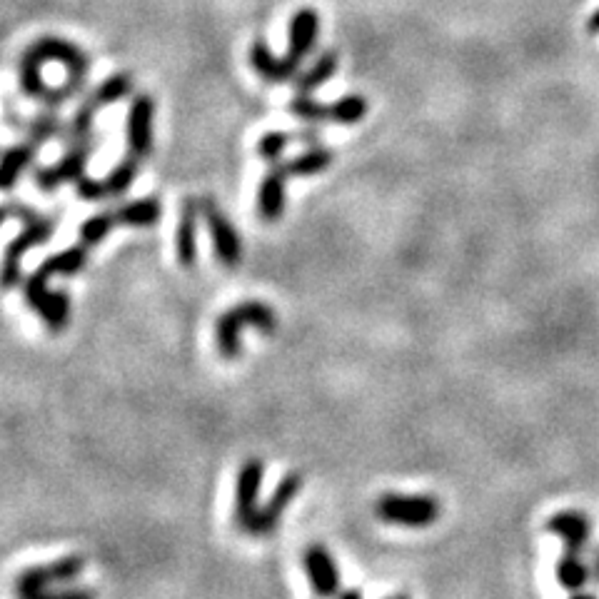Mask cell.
Segmentation results:
<instances>
[{
  "mask_svg": "<svg viewBox=\"0 0 599 599\" xmlns=\"http://www.w3.org/2000/svg\"><path fill=\"white\" fill-rule=\"evenodd\" d=\"M592 580V570L585 560H582L580 552H567L557 562V582H560L565 590L580 592L587 582Z\"/></svg>",
  "mask_w": 599,
  "mask_h": 599,
  "instance_id": "obj_21",
  "label": "cell"
},
{
  "mask_svg": "<svg viewBox=\"0 0 599 599\" xmlns=\"http://www.w3.org/2000/svg\"><path fill=\"white\" fill-rule=\"evenodd\" d=\"M317 33H320V15L312 8L298 10V13L293 15V20H290V43L285 58L300 68L302 60L315 48Z\"/></svg>",
  "mask_w": 599,
  "mask_h": 599,
  "instance_id": "obj_16",
  "label": "cell"
},
{
  "mask_svg": "<svg viewBox=\"0 0 599 599\" xmlns=\"http://www.w3.org/2000/svg\"><path fill=\"white\" fill-rule=\"evenodd\" d=\"M300 490H302V477L295 475V472L285 475L283 480H280V485L275 487L273 497H270L265 505H260L258 515H255V520L250 522L248 535H255V537L270 535V532L280 525L285 510L293 505V500L300 495Z\"/></svg>",
  "mask_w": 599,
  "mask_h": 599,
  "instance_id": "obj_10",
  "label": "cell"
},
{
  "mask_svg": "<svg viewBox=\"0 0 599 599\" xmlns=\"http://www.w3.org/2000/svg\"><path fill=\"white\" fill-rule=\"evenodd\" d=\"M93 145V140H90V143L70 145L68 153H65L58 163L48 165V168H40L38 173H35V185H38L40 190H45V193H50V190L60 188V185L65 183H78L85 175V165H88Z\"/></svg>",
  "mask_w": 599,
  "mask_h": 599,
  "instance_id": "obj_11",
  "label": "cell"
},
{
  "mask_svg": "<svg viewBox=\"0 0 599 599\" xmlns=\"http://www.w3.org/2000/svg\"><path fill=\"white\" fill-rule=\"evenodd\" d=\"M115 225H118V220H115V213L93 215V218H88L83 225H80V243L88 245V248H93V245H100L105 238H108L110 230H113Z\"/></svg>",
  "mask_w": 599,
  "mask_h": 599,
  "instance_id": "obj_28",
  "label": "cell"
},
{
  "mask_svg": "<svg viewBox=\"0 0 599 599\" xmlns=\"http://www.w3.org/2000/svg\"><path fill=\"white\" fill-rule=\"evenodd\" d=\"M28 599H95V595L85 587H70V590H58V592H40V595H33Z\"/></svg>",
  "mask_w": 599,
  "mask_h": 599,
  "instance_id": "obj_33",
  "label": "cell"
},
{
  "mask_svg": "<svg viewBox=\"0 0 599 599\" xmlns=\"http://www.w3.org/2000/svg\"><path fill=\"white\" fill-rule=\"evenodd\" d=\"M75 188H78V195L85 200V203H100V200L110 198L108 188H105V180L88 178V175H83V178L75 183Z\"/></svg>",
  "mask_w": 599,
  "mask_h": 599,
  "instance_id": "obj_32",
  "label": "cell"
},
{
  "mask_svg": "<svg viewBox=\"0 0 599 599\" xmlns=\"http://www.w3.org/2000/svg\"><path fill=\"white\" fill-rule=\"evenodd\" d=\"M547 532L560 537V540L565 542L567 552H580L582 555V550H585L587 542H590L592 522L585 512L565 510L557 512V515H552L550 520H547Z\"/></svg>",
  "mask_w": 599,
  "mask_h": 599,
  "instance_id": "obj_15",
  "label": "cell"
},
{
  "mask_svg": "<svg viewBox=\"0 0 599 599\" xmlns=\"http://www.w3.org/2000/svg\"><path fill=\"white\" fill-rule=\"evenodd\" d=\"M337 599H362V592L345 590V592H340V595H337Z\"/></svg>",
  "mask_w": 599,
  "mask_h": 599,
  "instance_id": "obj_36",
  "label": "cell"
},
{
  "mask_svg": "<svg viewBox=\"0 0 599 599\" xmlns=\"http://www.w3.org/2000/svg\"><path fill=\"white\" fill-rule=\"evenodd\" d=\"M288 170L283 163H273L258 188V213L265 223H278L288 203Z\"/></svg>",
  "mask_w": 599,
  "mask_h": 599,
  "instance_id": "obj_13",
  "label": "cell"
},
{
  "mask_svg": "<svg viewBox=\"0 0 599 599\" xmlns=\"http://www.w3.org/2000/svg\"><path fill=\"white\" fill-rule=\"evenodd\" d=\"M265 465L258 457L245 460V465L240 467L238 482H235V525L243 532H248L250 522L258 515L260 505V487H263Z\"/></svg>",
  "mask_w": 599,
  "mask_h": 599,
  "instance_id": "obj_8",
  "label": "cell"
},
{
  "mask_svg": "<svg viewBox=\"0 0 599 599\" xmlns=\"http://www.w3.org/2000/svg\"><path fill=\"white\" fill-rule=\"evenodd\" d=\"M8 215H10L8 208H0V225H3L5 220H8Z\"/></svg>",
  "mask_w": 599,
  "mask_h": 599,
  "instance_id": "obj_37",
  "label": "cell"
},
{
  "mask_svg": "<svg viewBox=\"0 0 599 599\" xmlns=\"http://www.w3.org/2000/svg\"><path fill=\"white\" fill-rule=\"evenodd\" d=\"M55 223L50 218H35L15 235L5 248L3 265H0V290H10L15 285H20L23 280V270H20V260L25 253H30L38 245H45L53 238Z\"/></svg>",
  "mask_w": 599,
  "mask_h": 599,
  "instance_id": "obj_4",
  "label": "cell"
},
{
  "mask_svg": "<svg viewBox=\"0 0 599 599\" xmlns=\"http://www.w3.org/2000/svg\"><path fill=\"white\" fill-rule=\"evenodd\" d=\"M200 208H203V218L208 223L210 238H213V250L218 263H223L225 268H238L243 263V240H240L235 225L210 198L203 200Z\"/></svg>",
  "mask_w": 599,
  "mask_h": 599,
  "instance_id": "obj_7",
  "label": "cell"
},
{
  "mask_svg": "<svg viewBox=\"0 0 599 599\" xmlns=\"http://www.w3.org/2000/svg\"><path fill=\"white\" fill-rule=\"evenodd\" d=\"M130 93H133V78H130L128 73H115L110 75L105 83H100L98 88L88 95V100L95 105V108L103 110V108H110V105L120 103V100H125Z\"/></svg>",
  "mask_w": 599,
  "mask_h": 599,
  "instance_id": "obj_23",
  "label": "cell"
},
{
  "mask_svg": "<svg viewBox=\"0 0 599 599\" xmlns=\"http://www.w3.org/2000/svg\"><path fill=\"white\" fill-rule=\"evenodd\" d=\"M295 135L290 133H280V130H273V133H265L258 143V155L263 160H268L270 165L280 163L283 153L288 150V145L293 143Z\"/></svg>",
  "mask_w": 599,
  "mask_h": 599,
  "instance_id": "obj_31",
  "label": "cell"
},
{
  "mask_svg": "<svg viewBox=\"0 0 599 599\" xmlns=\"http://www.w3.org/2000/svg\"><path fill=\"white\" fill-rule=\"evenodd\" d=\"M337 65H340L337 55L332 53V50H325V53L312 63V68H307L305 73H300L298 78L293 80L295 90H298V93H312V90L325 85L327 80L337 73Z\"/></svg>",
  "mask_w": 599,
  "mask_h": 599,
  "instance_id": "obj_22",
  "label": "cell"
},
{
  "mask_svg": "<svg viewBox=\"0 0 599 599\" xmlns=\"http://www.w3.org/2000/svg\"><path fill=\"white\" fill-rule=\"evenodd\" d=\"M25 300L28 305L43 317L48 330L63 332L68 327L70 317V300L65 290H48V278L35 270L28 280H25Z\"/></svg>",
  "mask_w": 599,
  "mask_h": 599,
  "instance_id": "obj_6",
  "label": "cell"
},
{
  "mask_svg": "<svg viewBox=\"0 0 599 599\" xmlns=\"http://www.w3.org/2000/svg\"><path fill=\"white\" fill-rule=\"evenodd\" d=\"M570 599H597V597H592V595H582V592H575V595H572Z\"/></svg>",
  "mask_w": 599,
  "mask_h": 599,
  "instance_id": "obj_38",
  "label": "cell"
},
{
  "mask_svg": "<svg viewBox=\"0 0 599 599\" xmlns=\"http://www.w3.org/2000/svg\"><path fill=\"white\" fill-rule=\"evenodd\" d=\"M248 327L273 335L278 330V317H275L273 307L263 300H245L218 317V322H215V347L225 360H235L243 352L240 335Z\"/></svg>",
  "mask_w": 599,
  "mask_h": 599,
  "instance_id": "obj_2",
  "label": "cell"
},
{
  "mask_svg": "<svg viewBox=\"0 0 599 599\" xmlns=\"http://www.w3.org/2000/svg\"><path fill=\"white\" fill-rule=\"evenodd\" d=\"M153 120H155V103L150 95L140 93L130 100L128 110V155L143 163L153 150Z\"/></svg>",
  "mask_w": 599,
  "mask_h": 599,
  "instance_id": "obj_9",
  "label": "cell"
},
{
  "mask_svg": "<svg viewBox=\"0 0 599 599\" xmlns=\"http://www.w3.org/2000/svg\"><path fill=\"white\" fill-rule=\"evenodd\" d=\"M392 599H407V597H392Z\"/></svg>",
  "mask_w": 599,
  "mask_h": 599,
  "instance_id": "obj_39",
  "label": "cell"
},
{
  "mask_svg": "<svg viewBox=\"0 0 599 599\" xmlns=\"http://www.w3.org/2000/svg\"><path fill=\"white\" fill-rule=\"evenodd\" d=\"M138 160L135 158H125L120 160L118 165H115L113 170H110V175L105 178V188H108V195H123L128 193L130 185H133L135 175H138Z\"/></svg>",
  "mask_w": 599,
  "mask_h": 599,
  "instance_id": "obj_30",
  "label": "cell"
},
{
  "mask_svg": "<svg viewBox=\"0 0 599 599\" xmlns=\"http://www.w3.org/2000/svg\"><path fill=\"white\" fill-rule=\"evenodd\" d=\"M20 58L30 60V63H38V65L60 63L65 70H68V83L60 85V88H55V90H50L48 100H45V105H50V108H58V105L68 103L75 93H80V90L85 88V78H88L90 60H88V55H85L78 45L70 43V40L58 38V35H43V38L33 40V43L23 50V55H20Z\"/></svg>",
  "mask_w": 599,
  "mask_h": 599,
  "instance_id": "obj_1",
  "label": "cell"
},
{
  "mask_svg": "<svg viewBox=\"0 0 599 599\" xmlns=\"http://www.w3.org/2000/svg\"><path fill=\"white\" fill-rule=\"evenodd\" d=\"M367 115L365 95H345L330 105V123L357 125Z\"/></svg>",
  "mask_w": 599,
  "mask_h": 599,
  "instance_id": "obj_26",
  "label": "cell"
},
{
  "mask_svg": "<svg viewBox=\"0 0 599 599\" xmlns=\"http://www.w3.org/2000/svg\"><path fill=\"white\" fill-rule=\"evenodd\" d=\"M85 265H88V245L78 243L73 248H65L60 253L45 258L38 273L45 275V278H53V275H78Z\"/></svg>",
  "mask_w": 599,
  "mask_h": 599,
  "instance_id": "obj_20",
  "label": "cell"
},
{
  "mask_svg": "<svg viewBox=\"0 0 599 599\" xmlns=\"http://www.w3.org/2000/svg\"><path fill=\"white\" fill-rule=\"evenodd\" d=\"M115 220L123 228H153L163 215V205L155 198L133 200V203H123L118 210H113Z\"/></svg>",
  "mask_w": 599,
  "mask_h": 599,
  "instance_id": "obj_19",
  "label": "cell"
},
{
  "mask_svg": "<svg viewBox=\"0 0 599 599\" xmlns=\"http://www.w3.org/2000/svg\"><path fill=\"white\" fill-rule=\"evenodd\" d=\"M307 580H310L312 592L322 599L340 595V572H337L335 557L330 555L325 545H310L302 555Z\"/></svg>",
  "mask_w": 599,
  "mask_h": 599,
  "instance_id": "obj_12",
  "label": "cell"
},
{
  "mask_svg": "<svg viewBox=\"0 0 599 599\" xmlns=\"http://www.w3.org/2000/svg\"><path fill=\"white\" fill-rule=\"evenodd\" d=\"M283 165L285 170H288V175H300V178H307V175H320L332 165V153L327 148H320V145H312L310 150L295 155L293 160H285Z\"/></svg>",
  "mask_w": 599,
  "mask_h": 599,
  "instance_id": "obj_24",
  "label": "cell"
},
{
  "mask_svg": "<svg viewBox=\"0 0 599 599\" xmlns=\"http://www.w3.org/2000/svg\"><path fill=\"white\" fill-rule=\"evenodd\" d=\"M250 63H253L255 73L260 78H265L268 83H290L298 73V65L290 63L288 58H278L273 55V50L268 48V43L263 40H255L253 48H250Z\"/></svg>",
  "mask_w": 599,
  "mask_h": 599,
  "instance_id": "obj_17",
  "label": "cell"
},
{
  "mask_svg": "<svg viewBox=\"0 0 599 599\" xmlns=\"http://www.w3.org/2000/svg\"><path fill=\"white\" fill-rule=\"evenodd\" d=\"M587 33L599 35V8L590 15V20H587Z\"/></svg>",
  "mask_w": 599,
  "mask_h": 599,
  "instance_id": "obj_34",
  "label": "cell"
},
{
  "mask_svg": "<svg viewBox=\"0 0 599 599\" xmlns=\"http://www.w3.org/2000/svg\"><path fill=\"white\" fill-rule=\"evenodd\" d=\"M18 128H23L25 133H28L30 143L33 145H43V143H48L50 138H55V135L63 133V125H60V118L55 113H43V115H38V118L25 120V123H20Z\"/></svg>",
  "mask_w": 599,
  "mask_h": 599,
  "instance_id": "obj_27",
  "label": "cell"
},
{
  "mask_svg": "<svg viewBox=\"0 0 599 599\" xmlns=\"http://www.w3.org/2000/svg\"><path fill=\"white\" fill-rule=\"evenodd\" d=\"M590 570H592V580H595L599 585V550H595V560H592Z\"/></svg>",
  "mask_w": 599,
  "mask_h": 599,
  "instance_id": "obj_35",
  "label": "cell"
},
{
  "mask_svg": "<svg viewBox=\"0 0 599 599\" xmlns=\"http://www.w3.org/2000/svg\"><path fill=\"white\" fill-rule=\"evenodd\" d=\"M203 208L195 198L183 200L178 218V230H175V255H178L180 268H193L198 260V220Z\"/></svg>",
  "mask_w": 599,
  "mask_h": 599,
  "instance_id": "obj_14",
  "label": "cell"
},
{
  "mask_svg": "<svg viewBox=\"0 0 599 599\" xmlns=\"http://www.w3.org/2000/svg\"><path fill=\"white\" fill-rule=\"evenodd\" d=\"M290 110H293V115H298L300 120H305V123H330V105H322L320 100L312 98L310 93L295 95L293 103H290Z\"/></svg>",
  "mask_w": 599,
  "mask_h": 599,
  "instance_id": "obj_29",
  "label": "cell"
},
{
  "mask_svg": "<svg viewBox=\"0 0 599 599\" xmlns=\"http://www.w3.org/2000/svg\"><path fill=\"white\" fill-rule=\"evenodd\" d=\"M95 113H98V108H95V105L85 98V103H80V108L75 110V115H73V120L68 123V128L60 133L65 138V145H68V148L70 145L90 143V140H93Z\"/></svg>",
  "mask_w": 599,
  "mask_h": 599,
  "instance_id": "obj_25",
  "label": "cell"
},
{
  "mask_svg": "<svg viewBox=\"0 0 599 599\" xmlns=\"http://www.w3.org/2000/svg\"><path fill=\"white\" fill-rule=\"evenodd\" d=\"M375 515L385 525L410 527L422 530L432 527L442 515V505L432 495H400V492H387L375 502Z\"/></svg>",
  "mask_w": 599,
  "mask_h": 599,
  "instance_id": "obj_3",
  "label": "cell"
},
{
  "mask_svg": "<svg viewBox=\"0 0 599 599\" xmlns=\"http://www.w3.org/2000/svg\"><path fill=\"white\" fill-rule=\"evenodd\" d=\"M33 160H35L33 143H20L5 150V153L0 155V190H13L15 183L20 180V175L30 168Z\"/></svg>",
  "mask_w": 599,
  "mask_h": 599,
  "instance_id": "obj_18",
  "label": "cell"
},
{
  "mask_svg": "<svg viewBox=\"0 0 599 599\" xmlns=\"http://www.w3.org/2000/svg\"><path fill=\"white\" fill-rule=\"evenodd\" d=\"M83 567L85 560L75 555L60 557V560L50 562V565L28 567V570L15 577V599H28L40 595V592H48L53 585H65V582L75 580L83 572Z\"/></svg>",
  "mask_w": 599,
  "mask_h": 599,
  "instance_id": "obj_5",
  "label": "cell"
}]
</instances>
